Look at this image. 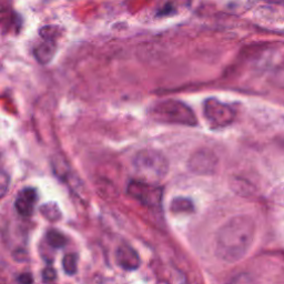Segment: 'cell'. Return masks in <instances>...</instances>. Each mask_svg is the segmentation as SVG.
Returning <instances> with one entry per match:
<instances>
[{"instance_id":"obj_4","label":"cell","mask_w":284,"mask_h":284,"mask_svg":"<svg viewBox=\"0 0 284 284\" xmlns=\"http://www.w3.org/2000/svg\"><path fill=\"white\" fill-rule=\"evenodd\" d=\"M162 188L158 184L143 182L140 180H132L128 186V193L132 198L149 207L159 205L162 199Z\"/></svg>"},{"instance_id":"obj_17","label":"cell","mask_w":284,"mask_h":284,"mask_svg":"<svg viewBox=\"0 0 284 284\" xmlns=\"http://www.w3.org/2000/svg\"><path fill=\"white\" fill-rule=\"evenodd\" d=\"M18 282L23 283V284H29L34 282V279H32L30 273H22L18 277Z\"/></svg>"},{"instance_id":"obj_14","label":"cell","mask_w":284,"mask_h":284,"mask_svg":"<svg viewBox=\"0 0 284 284\" xmlns=\"http://www.w3.org/2000/svg\"><path fill=\"white\" fill-rule=\"evenodd\" d=\"M9 184H10V178L8 174L0 170V199H2L7 195L9 190Z\"/></svg>"},{"instance_id":"obj_12","label":"cell","mask_w":284,"mask_h":284,"mask_svg":"<svg viewBox=\"0 0 284 284\" xmlns=\"http://www.w3.org/2000/svg\"><path fill=\"white\" fill-rule=\"evenodd\" d=\"M78 254L77 253H67L63 259L64 271L68 276H73L77 273L78 270Z\"/></svg>"},{"instance_id":"obj_7","label":"cell","mask_w":284,"mask_h":284,"mask_svg":"<svg viewBox=\"0 0 284 284\" xmlns=\"http://www.w3.org/2000/svg\"><path fill=\"white\" fill-rule=\"evenodd\" d=\"M38 200L37 191L34 188H25L19 192L15 201V208L19 214L30 216L35 210V203Z\"/></svg>"},{"instance_id":"obj_2","label":"cell","mask_w":284,"mask_h":284,"mask_svg":"<svg viewBox=\"0 0 284 284\" xmlns=\"http://www.w3.org/2000/svg\"><path fill=\"white\" fill-rule=\"evenodd\" d=\"M134 168L140 181L158 184L169 172V162L155 150H141L134 158Z\"/></svg>"},{"instance_id":"obj_5","label":"cell","mask_w":284,"mask_h":284,"mask_svg":"<svg viewBox=\"0 0 284 284\" xmlns=\"http://www.w3.org/2000/svg\"><path fill=\"white\" fill-rule=\"evenodd\" d=\"M205 117L213 127L229 126L234 120L235 113L232 108L216 99H209L205 103Z\"/></svg>"},{"instance_id":"obj_3","label":"cell","mask_w":284,"mask_h":284,"mask_svg":"<svg viewBox=\"0 0 284 284\" xmlns=\"http://www.w3.org/2000/svg\"><path fill=\"white\" fill-rule=\"evenodd\" d=\"M155 119L169 124H178L186 126H196L197 118L188 106L179 101H164L158 103L153 108Z\"/></svg>"},{"instance_id":"obj_8","label":"cell","mask_w":284,"mask_h":284,"mask_svg":"<svg viewBox=\"0 0 284 284\" xmlns=\"http://www.w3.org/2000/svg\"><path fill=\"white\" fill-rule=\"evenodd\" d=\"M41 39L42 41L34 50V55L40 65H48L56 55L57 39H47V38H41Z\"/></svg>"},{"instance_id":"obj_9","label":"cell","mask_w":284,"mask_h":284,"mask_svg":"<svg viewBox=\"0 0 284 284\" xmlns=\"http://www.w3.org/2000/svg\"><path fill=\"white\" fill-rule=\"evenodd\" d=\"M116 259L119 266L125 270H136L139 268V257L134 249L128 245H122L117 250Z\"/></svg>"},{"instance_id":"obj_16","label":"cell","mask_w":284,"mask_h":284,"mask_svg":"<svg viewBox=\"0 0 284 284\" xmlns=\"http://www.w3.org/2000/svg\"><path fill=\"white\" fill-rule=\"evenodd\" d=\"M57 280V272L54 268L47 267L42 271V281L44 282H54Z\"/></svg>"},{"instance_id":"obj_11","label":"cell","mask_w":284,"mask_h":284,"mask_svg":"<svg viewBox=\"0 0 284 284\" xmlns=\"http://www.w3.org/2000/svg\"><path fill=\"white\" fill-rule=\"evenodd\" d=\"M46 241L47 243L54 249H63L65 245L67 244V239H66V236L61 233V232L57 230H50L47 232Z\"/></svg>"},{"instance_id":"obj_13","label":"cell","mask_w":284,"mask_h":284,"mask_svg":"<svg viewBox=\"0 0 284 284\" xmlns=\"http://www.w3.org/2000/svg\"><path fill=\"white\" fill-rule=\"evenodd\" d=\"M40 211L44 216H46L47 219H49L51 221L59 220L61 217V213L59 211V208L56 206V203H48V205H45L40 208Z\"/></svg>"},{"instance_id":"obj_1","label":"cell","mask_w":284,"mask_h":284,"mask_svg":"<svg viewBox=\"0 0 284 284\" xmlns=\"http://www.w3.org/2000/svg\"><path fill=\"white\" fill-rule=\"evenodd\" d=\"M255 223L248 215L232 217L217 232L216 255L225 262L234 263L248 254L254 241Z\"/></svg>"},{"instance_id":"obj_15","label":"cell","mask_w":284,"mask_h":284,"mask_svg":"<svg viewBox=\"0 0 284 284\" xmlns=\"http://www.w3.org/2000/svg\"><path fill=\"white\" fill-rule=\"evenodd\" d=\"M191 208L192 203L184 199H178L172 202V209H174V211H190Z\"/></svg>"},{"instance_id":"obj_6","label":"cell","mask_w":284,"mask_h":284,"mask_svg":"<svg viewBox=\"0 0 284 284\" xmlns=\"http://www.w3.org/2000/svg\"><path fill=\"white\" fill-rule=\"evenodd\" d=\"M0 26L3 30L19 32L22 26V18L13 8L11 0H0Z\"/></svg>"},{"instance_id":"obj_10","label":"cell","mask_w":284,"mask_h":284,"mask_svg":"<svg viewBox=\"0 0 284 284\" xmlns=\"http://www.w3.org/2000/svg\"><path fill=\"white\" fill-rule=\"evenodd\" d=\"M211 157L212 154L208 151L198 152L191 159V169L198 173H208L215 165V160Z\"/></svg>"}]
</instances>
